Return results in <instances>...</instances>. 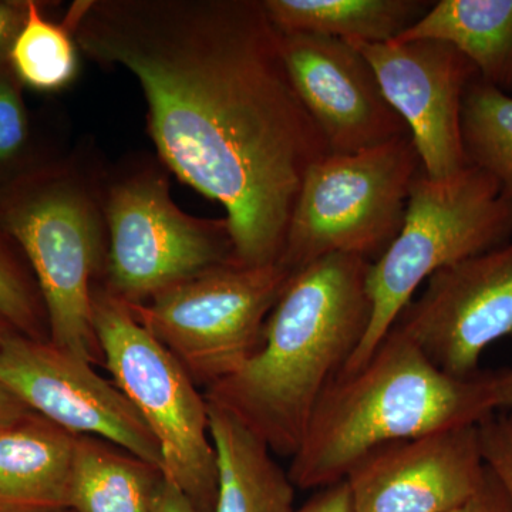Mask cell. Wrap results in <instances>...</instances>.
Instances as JSON below:
<instances>
[{"label": "cell", "instance_id": "1", "mask_svg": "<svg viewBox=\"0 0 512 512\" xmlns=\"http://www.w3.org/2000/svg\"><path fill=\"white\" fill-rule=\"evenodd\" d=\"M84 56L136 77L158 158L227 212L235 261L275 264L306 171L330 153L264 0H79Z\"/></svg>", "mask_w": 512, "mask_h": 512}, {"label": "cell", "instance_id": "2", "mask_svg": "<svg viewBox=\"0 0 512 512\" xmlns=\"http://www.w3.org/2000/svg\"><path fill=\"white\" fill-rule=\"evenodd\" d=\"M362 256L333 254L293 274L266 320L258 350L205 390L269 450L293 457L323 392L348 365L372 316Z\"/></svg>", "mask_w": 512, "mask_h": 512}, {"label": "cell", "instance_id": "3", "mask_svg": "<svg viewBox=\"0 0 512 512\" xmlns=\"http://www.w3.org/2000/svg\"><path fill=\"white\" fill-rule=\"evenodd\" d=\"M494 412L487 373L447 375L392 328L365 365L339 375L323 392L289 478L301 490L329 487L380 447L480 424Z\"/></svg>", "mask_w": 512, "mask_h": 512}, {"label": "cell", "instance_id": "4", "mask_svg": "<svg viewBox=\"0 0 512 512\" xmlns=\"http://www.w3.org/2000/svg\"><path fill=\"white\" fill-rule=\"evenodd\" d=\"M107 174L94 144L83 143L0 191V225L35 275L50 342L90 365L103 362L93 293L106 268Z\"/></svg>", "mask_w": 512, "mask_h": 512}, {"label": "cell", "instance_id": "5", "mask_svg": "<svg viewBox=\"0 0 512 512\" xmlns=\"http://www.w3.org/2000/svg\"><path fill=\"white\" fill-rule=\"evenodd\" d=\"M512 200L480 168L468 165L448 180L414 178L399 234L367 272L372 302L369 328L339 375L356 372L372 357L414 292L434 272L508 244Z\"/></svg>", "mask_w": 512, "mask_h": 512}, {"label": "cell", "instance_id": "6", "mask_svg": "<svg viewBox=\"0 0 512 512\" xmlns=\"http://www.w3.org/2000/svg\"><path fill=\"white\" fill-rule=\"evenodd\" d=\"M160 158L136 156L109 167L106 181L107 292L127 305L214 266L235 261L227 220L192 217L171 197Z\"/></svg>", "mask_w": 512, "mask_h": 512}, {"label": "cell", "instance_id": "7", "mask_svg": "<svg viewBox=\"0 0 512 512\" xmlns=\"http://www.w3.org/2000/svg\"><path fill=\"white\" fill-rule=\"evenodd\" d=\"M93 323L104 365L156 437L165 480L198 512H215L218 464L207 399L127 303L101 284L93 293Z\"/></svg>", "mask_w": 512, "mask_h": 512}, {"label": "cell", "instance_id": "8", "mask_svg": "<svg viewBox=\"0 0 512 512\" xmlns=\"http://www.w3.org/2000/svg\"><path fill=\"white\" fill-rule=\"evenodd\" d=\"M421 170L410 136L319 158L303 177L279 262L292 274L333 254L375 262L399 234Z\"/></svg>", "mask_w": 512, "mask_h": 512}, {"label": "cell", "instance_id": "9", "mask_svg": "<svg viewBox=\"0 0 512 512\" xmlns=\"http://www.w3.org/2000/svg\"><path fill=\"white\" fill-rule=\"evenodd\" d=\"M292 276L281 262L231 261L128 308L207 390L235 375L258 350L266 320Z\"/></svg>", "mask_w": 512, "mask_h": 512}, {"label": "cell", "instance_id": "10", "mask_svg": "<svg viewBox=\"0 0 512 512\" xmlns=\"http://www.w3.org/2000/svg\"><path fill=\"white\" fill-rule=\"evenodd\" d=\"M393 328L441 372L480 375L485 349L512 339V241L434 272Z\"/></svg>", "mask_w": 512, "mask_h": 512}, {"label": "cell", "instance_id": "11", "mask_svg": "<svg viewBox=\"0 0 512 512\" xmlns=\"http://www.w3.org/2000/svg\"><path fill=\"white\" fill-rule=\"evenodd\" d=\"M0 384L62 429L110 441L163 473L156 437L126 394L50 340L15 333L0 343Z\"/></svg>", "mask_w": 512, "mask_h": 512}, {"label": "cell", "instance_id": "12", "mask_svg": "<svg viewBox=\"0 0 512 512\" xmlns=\"http://www.w3.org/2000/svg\"><path fill=\"white\" fill-rule=\"evenodd\" d=\"M349 43L365 56L384 99L406 124L423 173L443 181L467 168L461 114L478 77L474 64L437 40Z\"/></svg>", "mask_w": 512, "mask_h": 512}, {"label": "cell", "instance_id": "13", "mask_svg": "<svg viewBox=\"0 0 512 512\" xmlns=\"http://www.w3.org/2000/svg\"><path fill=\"white\" fill-rule=\"evenodd\" d=\"M279 46L293 89L330 153H357L410 136L384 99L372 66L352 43L279 30Z\"/></svg>", "mask_w": 512, "mask_h": 512}, {"label": "cell", "instance_id": "14", "mask_svg": "<svg viewBox=\"0 0 512 512\" xmlns=\"http://www.w3.org/2000/svg\"><path fill=\"white\" fill-rule=\"evenodd\" d=\"M478 424L387 444L346 477L355 512H450L483 487Z\"/></svg>", "mask_w": 512, "mask_h": 512}, {"label": "cell", "instance_id": "15", "mask_svg": "<svg viewBox=\"0 0 512 512\" xmlns=\"http://www.w3.org/2000/svg\"><path fill=\"white\" fill-rule=\"evenodd\" d=\"M77 434L35 412L0 429V512L70 510Z\"/></svg>", "mask_w": 512, "mask_h": 512}, {"label": "cell", "instance_id": "16", "mask_svg": "<svg viewBox=\"0 0 512 512\" xmlns=\"http://www.w3.org/2000/svg\"><path fill=\"white\" fill-rule=\"evenodd\" d=\"M217 453L215 512H295V485L264 441L222 407L208 403Z\"/></svg>", "mask_w": 512, "mask_h": 512}, {"label": "cell", "instance_id": "17", "mask_svg": "<svg viewBox=\"0 0 512 512\" xmlns=\"http://www.w3.org/2000/svg\"><path fill=\"white\" fill-rule=\"evenodd\" d=\"M456 47L485 83L512 92V0H440L392 42Z\"/></svg>", "mask_w": 512, "mask_h": 512}, {"label": "cell", "instance_id": "18", "mask_svg": "<svg viewBox=\"0 0 512 512\" xmlns=\"http://www.w3.org/2000/svg\"><path fill=\"white\" fill-rule=\"evenodd\" d=\"M281 32L312 33L346 42H392L420 19L430 2L420 0H264Z\"/></svg>", "mask_w": 512, "mask_h": 512}, {"label": "cell", "instance_id": "19", "mask_svg": "<svg viewBox=\"0 0 512 512\" xmlns=\"http://www.w3.org/2000/svg\"><path fill=\"white\" fill-rule=\"evenodd\" d=\"M163 473L110 441L77 437L70 510L151 512Z\"/></svg>", "mask_w": 512, "mask_h": 512}, {"label": "cell", "instance_id": "20", "mask_svg": "<svg viewBox=\"0 0 512 512\" xmlns=\"http://www.w3.org/2000/svg\"><path fill=\"white\" fill-rule=\"evenodd\" d=\"M79 52L67 23L47 19L42 3L28 0V15L8 60L22 86L43 93L66 89L79 73Z\"/></svg>", "mask_w": 512, "mask_h": 512}, {"label": "cell", "instance_id": "21", "mask_svg": "<svg viewBox=\"0 0 512 512\" xmlns=\"http://www.w3.org/2000/svg\"><path fill=\"white\" fill-rule=\"evenodd\" d=\"M468 164L480 168L512 200V96L484 80L468 86L461 114Z\"/></svg>", "mask_w": 512, "mask_h": 512}, {"label": "cell", "instance_id": "22", "mask_svg": "<svg viewBox=\"0 0 512 512\" xmlns=\"http://www.w3.org/2000/svg\"><path fill=\"white\" fill-rule=\"evenodd\" d=\"M0 316L20 335L49 339L42 293L18 242L0 225Z\"/></svg>", "mask_w": 512, "mask_h": 512}, {"label": "cell", "instance_id": "23", "mask_svg": "<svg viewBox=\"0 0 512 512\" xmlns=\"http://www.w3.org/2000/svg\"><path fill=\"white\" fill-rule=\"evenodd\" d=\"M55 157L37 150L22 83L5 64L0 67V191Z\"/></svg>", "mask_w": 512, "mask_h": 512}, {"label": "cell", "instance_id": "24", "mask_svg": "<svg viewBox=\"0 0 512 512\" xmlns=\"http://www.w3.org/2000/svg\"><path fill=\"white\" fill-rule=\"evenodd\" d=\"M478 430L485 464L503 484L512 507V413L494 412Z\"/></svg>", "mask_w": 512, "mask_h": 512}, {"label": "cell", "instance_id": "25", "mask_svg": "<svg viewBox=\"0 0 512 512\" xmlns=\"http://www.w3.org/2000/svg\"><path fill=\"white\" fill-rule=\"evenodd\" d=\"M450 512H512V507L503 484L488 468L483 487L470 500Z\"/></svg>", "mask_w": 512, "mask_h": 512}, {"label": "cell", "instance_id": "26", "mask_svg": "<svg viewBox=\"0 0 512 512\" xmlns=\"http://www.w3.org/2000/svg\"><path fill=\"white\" fill-rule=\"evenodd\" d=\"M28 15V0H0V67L8 64L10 49Z\"/></svg>", "mask_w": 512, "mask_h": 512}, {"label": "cell", "instance_id": "27", "mask_svg": "<svg viewBox=\"0 0 512 512\" xmlns=\"http://www.w3.org/2000/svg\"><path fill=\"white\" fill-rule=\"evenodd\" d=\"M295 512H355L348 483L343 480L322 488L319 494Z\"/></svg>", "mask_w": 512, "mask_h": 512}, {"label": "cell", "instance_id": "28", "mask_svg": "<svg viewBox=\"0 0 512 512\" xmlns=\"http://www.w3.org/2000/svg\"><path fill=\"white\" fill-rule=\"evenodd\" d=\"M151 512H198V510L180 488L163 478Z\"/></svg>", "mask_w": 512, "mask_h": 512}, {"label": "cell", "instance_id": "29", "mask_svg": "<svg viewBox=\"0 0 512 512\" xmlns=\"http://www.w3.org/2000/svg\"><path fill=\"white\" fill-rule=\"evenodd\" d=\"M488 390L494 410H512V367L487 372Z\"/></svg>", "mask_w": 512, "mask_h": 512}, {"label": "cell", "instance_id": "30", "mask_svg": "<svg viewBox=\"0 0 512 512\" xmlns=\"http://www.w3.org/2000/svg\"><path fill=\"white\" fill-rule=\"evenodd\" d=\"M30 412L32 410H29L18 397L13 396L5 386L0 384V429L16 423Z\"/></svg>", "mask_w": 512, "mask_h": 512}, {"label": "cell", "instance_id": "31", "mask_svg": "<svg viewBox=\"0 0 512 512\" xmlns=\"http://www.w3.org/2000/svg\"><path fill=\"white\" fill-rule=\"evenodd\" d=\"M15 333H19L18 330L13 328L12 325L0 316V343L5 342L9 336L15 335Z\"/></svg>", "mask_w": 512, "mask_h": 512}, {"label": "cell", "instance_id": "32", "mask_svg": "<svg viewBox=\"0 0 512 512\" xmlns=\"http://www.w3.org/2000/svg\"><path fill=\"white\" fill-rule=\"evenodd\" d=\"M63 512H74V511H72V510H69V511H63Z\"/></svg>", "mask_w": 512, "mask_h": 512}]
</instances>
